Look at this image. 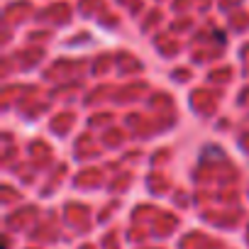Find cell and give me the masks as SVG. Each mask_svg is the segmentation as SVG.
Instances as JSON below:
<instances>
[]
</instances>
